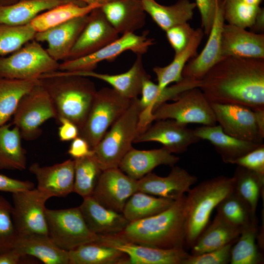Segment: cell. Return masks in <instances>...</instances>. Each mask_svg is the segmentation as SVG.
<instances>
[{"label": "cell", "mask_w": 264, "mask_h": 264, "mask_svg": "<svg viewBox=\"0 0 264 264\" xmlns=\"http://www.w3.org/2000/svg\"><path fill=\"white\" fill-rule=\"evenodd\" d=\"M100 8L118 34L134 33L145 25L146 13L141 0H111Z\"/></svg>", "instance_id": "obj_25"}, {"label": "cell", "mask_w": 264, "mask_h": 264, "mask_svg": "<svg viewBox=\"0 0 264 264\" xmlns=\"http://www.w3.org/2000/svg\"><path fill=\"white\" fill-rule=\"evenodd\" d=\"M233 191L244 199L256 213L259 200L264 191V176L238 166L233 176Z\"/></svg>", "instance_id": "obj_41"}, {"label": "cell", "mask_w": 264, "mask_h": 264, "mask_svg": "<svg viewBox=\"0 0 264 264\" xmlns=\"http://www.w3.org/2000/svg\"><path fill=\"white\" fill-rule=\"evenodd\" d=\"M236 164L264 176V144L233 161Z\"/></svg>", "instance_id": "obj_48"}, {"label": "cell", "mask_w": 264, "mask_h": 264, "mask_svg": "<svg viewBox=\"0 0 264 264\" xmlns=\"http://www.w3.org/2000/svg\"><path fill=\"white\" fill-rule=\"evenodd\" d=\"M69 0L79 1L81 2L85 3L86 4L97 3L101 4L102 5V4L105 3L107 2H108L111 0Z\"/></svg>", "instance_id": "obj_56"}, {"label": "cell", "mask_w": 264, "mask_h": 264, "mask_svg": "<svg viewBox=\"0 0 264 264\" xmlns=\"http://www.w3.org/2000/svg\"><path fill=\"white\" fill-rule=\"evenodd\" d=\"M226 0H223L218 5L207 42L200 54L186 64L182 72L183 78L200 81L222 58L221 39Z\"/></svg>", "instance_id": "obj_19"}, {"label": "cell", "mask_w": 264, "mask_h": 264, "mask_svg": "<svg viewBox=\"0 0 264 264\" xmlns=\"http://www.w3.org/2000/svg\"><path fill=\"white\" fill-rule=\"evenodd\" d=\"M19 0H0V5H7L14 3Z\"/></svg>", "instance_id": "obj_58"}, {"label": "cell", "mask_w": 264, "mask_h": 264, "mask_svg": "<svg viewBox=\"0 0 264 264\" xmlns=\"http://www.w3.org/2000/svg\"><path fill=\"white\" fill-rule=\"evenodd\" d=\"M74 159L73 192L83 198L91 196L103 172L94 155Z\"/></svg>", "instance_id": "obj_42"}, {"label": "cell", "mask_w": 264, "mask_h": 264, "mask_svg": "<svg viewBox=\"0 0 264 264\" xmlns=\"http://www.w3.org/2000/svg\"><path fill=\"white\" fill-rule=\"evenodd\" d=\"M204 35L201 28L195 29L186 47L175 54L174 58L170 64L163 67L155 66L153 68V71L156 76L157 84L160 88H164L172 83H177L183 79V69L190 59L197 56L198 48Z\"/></svg>", "instance_id": "obj_35"}, {"label": "cell", "mask_w": 264, "mask_h": 264, "mask_svg": "<svg viewBox=\"0 0 264 264\" xmlns=\"http://www.w3.org/2000/svg\"><path fill=\"white\" fill-rule=\"evenodd\" d=\"M254 112L259 131L264 138V110H255Z\"/></svg>", "instance_id": "obj_55"}, {"label": "cell", "mask_w": 264, "mask_h": 264, "mask_svg": "<svg viewBox=\"0 0 264 264\" xmlns=\"http://www.w3.org/2000/svg\"><path fill=\"white\" fill-rule=\"evenodd\" d=\"M118 35L100 6L95 8L88 14L87 22L65 61L90 54L117 39Z\"/></svg>", "instance_id": "obj_16"}, {"label": "cell", "mask_w": 264, "mask_h": 264, "mask_svg": "<svg viewBox=\"0 0 264 264\" xmlns=\"http://www.w3.org/2000/svg\"><path fill=\"white\" fill-rule=\"evenodd\" d=\"M83 199L79 208L88 228L94 234L115 236L130 223L122 213L104 207L91 196Z\"/></svg>", "instance_id": "obj_24"}, {"label": "cell", "mask_w": 264, "mask_h": 264, "mask_svg": "<svg viewBox=\"0 0 264 264\" xmlns=\"http://www.w3.org/2000/svg\"><path fill=\"white\" fill-rule=\"evenodd\" d=\"M199 138L209 141L225 163L231 164L236 159L258 148L261 144L242 140L225 133L219 125L199 127L194 130Z\"/></svg>", "instance_id": "obj_28"}, {"label": "cell", "mask_w": 264, "mask_h": 264, "mask_svg": "<svg viewBox=\"0 0 264 264\" xmlns=\"http://www.w3.org/2000/svg\"><path fill=\"white\" fill-rule=\"evenodd\" d=\"M74 159L48 166L32 164L29 171L37 181V188L52 197H65L73 192L74 183Z\"/></svg>", "instance_id": "obj_21"}, {"label": "cell", "mask_w": 264, "mask_h": 264, "mask_svg": "<svg viewBox=\"0 0 264 264\" xmlns=\"http://www.w3.org/2000/svg\"><path fill=\"white\" fill-rule=\"evenodd\" d=\"M200 140L194 130L188 128L186 124L167 119L156 121L138 135L133 143L157 142L171 153L181 154Z\"/></svg>", "instance_id": "obj_15"}, {"label": "cell", "mask_w": 264, "mask_h": 264, "mask_svg": "<svg viewBox=\"0 0 264 264\" xmlns=\"http://www.w3.org/2000/svg\"><path fill=\"white\" fill-rule=\"evenodd\" d=\"M232 177L218 176L190 189L185 205V246L191 248L207 227L217 205L233 190Z\"/></svg>", "instance_id": "obj_4"}, {"label": "cell", "mask_w": 264, "mask_h": 264, "mask_svg": "<svg viewBox=\"0 0 264 264\" xmlns=\"http://www.w3.org/2000/svg\"><path fill=\"white\" fill-rule=\"evenodd\" d=\"M197 180L196 176L186 170L173 166L166 176H160L152 172L147 174L137 180L138 189L149 195L176 200L185 196Z\"/></svg>", "instance_id": "obj_20"}, {"label": "cell", "mask_w": 264, "mask_h": 264, "mask_svg": "<svg viewBox=\"0 0 264 264\" xmlns=\"http://www.w3.org/2000/svg\"><path fill=\"white\" fill-rule=\"evenodd\" d=\"M69 264H123L127 255L100 241L81 245L69 251Z\"/></svg>", "instance_id": "obj_36"}, {"label": "cell", "mask_w": 264, "mask_h": 264, "mask_svg": "<svg viewBox=\"0 0 264 264\" xmlns=\"http://www.w3.org/2000/svg\"><path fill=\"white\" fill-rule=\"evenodd\" d=\"M57 121L61 124L58 129V135L61 141L72 140L79 136V130L72 121L65 118H60Z\"/></svg>", "instance_id": "obj_52"}, {"label": "cell", "mask_w": 264, "mask_h": 264, "mask_svg": "<svg viewBox=\"0 0 264 264\" xmlns=\"http://www.w3.org/2000/svg\"><path fill=\"white\" fill-rule=\"evenodd\" d=\"M69 0H19L0 5V24L14 26L28 24L41 13L67 2Z\"/></svg>", "instance_id": "obj_33"}, {"label": "cell", "mask_w": 264, "mask_h": 264, "mask_svg": "<svg viewBox=\"0 0 264 264\" xmlns=\"http://www.w3.org/2000/svg\"><path fill=\"white\" fill-rule=\"evenodd\" d=\"M200 81L184 78L171 86L160 88L151 78L143 82L139 103L141 109L138 123L139 132L151 125L152 115L155 109L168 101H176L185 91L199 87Z\"/></svg>", "instance_id": "obj_17"}, {"label": "cell", "mask_w": 264, "mask_h": 264, "mask_svg": "<svg viewBox=\"0 0 264 264\" xmlns=\"http://www.w3.org/2000/svg\"><path fill=\"white\" fill-rule=\"evenodd\" d=\"M210 104L217 122L225 133L242 140L263 143L264 137L259 131L253 110L241 105Z\"/></svg>", "instance_id": "obj_14"}, {"label": "cell", "mask_w": 264, "mask_h": 264, "mask_svg": "<svg viewBox=\"0 0 264 264\" xmlns=\"http://www.w3.org/2000/svg\"><path fill=\"white\" fill-rule=\"evenodd\" d=\"M194 31L188 22L175 25L165 31L167 39L175 54L186 47Z\"/></svg>", "instance_id": "obj_47"}, {"label": "cell", "mask_w": 264, "mask_h": 264, "mask_svg": "<svg viewBox=\"0 0 264 264\" xmlns=\"http://www.w3.org/2000/svg\"><path fill=\"white\" fill-rule=\"evenodd\" d=\"M88 15L36 32L34 40L38 42H45L47 44L46 50L55 60L65 61L85 26Z\"/></svg>", "instance_id": "obj_23"}, {"label": "cell", "mask_w": 264, "mask_h": 264, "mask_svg": "<svg viewBox=\"0 0 264 264\" xmlns=\"http://www.w3.org/2000/svg\"><path fill=\"white\" fill-rule=\"evenodd\" d=\"M131 101L112 88L97 90L79 136L93 150L111 125L127 110Z\"/></svg>", "instance_id": "obj_6"}, {"label": "cell", "mask_w": 264, "mask_h": 264, "mask_svg": "<svg viewBox=\"0 0 264 264\" xmlns=\"http://www.w3.org/2000/svg\"><path fill=\"white\" fill-rule=\"evenodd\" d=\"M241 232L240 229L217 214L212 223L202 232L191 248V255L202 254L236 242Z\"/></svg>", "instance_id": "obj_32"}, {"label": "cell", "mask_w": 264, "mask_h": 264, "mask_svg": "<svg viewBox=\"0 0 264 264\" xmlns=\"http://www.w3.org/2000/svg\"><path fill=\"white\" fill-rule=\"evenodd\" d=\"M52 197L38 188L12 194V219L18 235L49 236L46 201Z\"/></svg>", "instance_id": "obj_11"}, {"label": "cell", "mask_w": 264, "mask_h": 264, "mask_svg": "<svg viewBox=\"0 0 264 264\" xmlns=\"http://www.w3.org/2000/svg\"><path fill=\"white\" fill-rule=\"evenodd\" d=\"M144 10L163 31L175 25L187 22L193 18L195 2L178 0L170 5H162L155 0H141Z\"/></svg>", "instance_id": "obj_30"}, {"label": "cell", "mask_w": 264, "mask_h": 264, "mask_svg": "<svg viewBox=\"0 0 264 264\" xmlns=\"http://www.w3.org/2000/svg\"><path fill=\"white\" fill-rule=\"evenodd\" d=\"M23 257L14 248L0 254V264H18Z\"/></svg>", "instance_id": "obj_53"}, {"label": "cell", "mask_w": 264, "mask_h": 264, "mask_svg": "<svg viewBox=\"0 0 264 264\" xmlns=\"http://www.w3.org/2000/svg\"><path fill=\"white\" fill-rule=\"evenodd\" d=\"M186 196L176 200L164 211L154 216L130 222L114 236L137 244L171 249L184 248L185 242Z\"/></svg>", "instance_id": "obj_2"}, {"label": "cell", "mask_w": 264, "mask_h": 264, "mask_svg": "<svg viewBox=\"0 0 264 264\" xmlns=\"http://www.w3.org/2000/svg\"><path fill=\"white\" fill-rule=\"evenodd\" d=\"M175 200L137 191L127 201L122 214L132 222L156 215L171 206Z\"/></svg>", "instance_id": "obj_37"}, {"label": "cell", "mask_w": 264, "mask_h": 264, "mask_svg": "<svg viewBox=\"0 0 264 264\" xmlns=\"http://www.w3.org/2000/svg\"><path fill=\"white\" fill-rule=\"evenodd\" d=\"M12 213V205L0 195V254L13 248L18 235Z\"/></svg>", "instance_id": "obj_45"}, {"label": "cell", "mask_w": 264, "mask_h": 264, "mask_svg": "<svg viewBox=\"0 0 264 264\" xmlns=\"http://www.w3.org/2000/svg\"><path fill=\"white\" fill-rule=\"evenodd\" d=\"M216 208L217 214L241 230L258 222L256 213L233 190L220 201Z\"/></svg>", "instance_id": "obj_39"}, {"label": "cell", "mask_w": 264, "mask_h": 264, "mask_svg": "<svg viewBox=\"0 0 264 264\" xmlns=\"http://www.w3.org/2000/svg\"><path fill=\"white\" fill-rule=\"evenodd\" d=\"M13 248L45 264H69V251L58 247L49 236L18 235Z\"/></svg>", "instance_id": "obj_29"}, {"label": "cell", "mask_w": 264, "mask_h": 264, "mask_svg": "<svg viewBox=\"0 0 264 264\" xmlns=\"http://www.w3.org/2000/svg\"><path fill=\"white\" fill-rule=\"evenodd\" d=\"M39 79L48 92L56 112V119L66 118L83 128L97 91L88 77L57 70Z\"/></svg>", "instance_id": "obj_3"}, {"label": "cell", "mask_w": 264, "mask_h": 264, "mask_svg": "<svg viewBox=\"0 0 264 264\" xmlns=\"http://www.w3.org/2000/svg\"><path fill=\"white\" fill-rule=\"evenodd\" d=\"M210 103L264 110V59L222 57L200 80Z\"/></svg>", "instance_id": "obj_1"}, {"label": "cell", "mask_w": 264, "mask_h": 264, "mask_svg": "<svg viewBox=\"0 0 264 264\" xmlns=\"http://www.w3.org/2000/svg\"><path fill=\"white\" fill-rule=\"evenodd\" d=\"M262 7L247 4L241 0H226L224 7V21L242 28H251Z\"/></svg>", "instance_id": "obj_44"}, {"label": "cell", "mask_w": 264, "mask_h": 264, "mask_svg": "<svg viewBox=\"0 0 264 264\" xmlns=\"http://www.w3.org/2000/svg\"><path fill=\"white\" fill-rule=\"evenodd\" d=\"M251 32L258 33L262 32L264 30V9L261 8L259 11L255 22L250 28Z\"/></svg>", "instance_id": "obj_54"}, {"label": "cell", "mask_w": 264, "mask_h": 264, "mask_svg": "<svg viewBox=\"0 0 264 264\" xmlns=\"http://www.w3.org/2000/svg\"><path fill=\"white\" fill-rule=\"evenodd\" d=\"M221 54L222 57L264 59V34L224 23L221 33Z\"/></svg>", "instance_id": "obj_22"}, {"label": "cell", "mask_w": 264, "mask_h": 264, "mask_svg": "<svg viewBox=\"0 0 264 264\" xmlns=\"http://www.w3.org/2000/svg\"><path fill=\"white\" fill-rule=\"evenodd\" d=\"M100 242L125 253L127 257L123 264H183L190 255L184 248L154 247L122 241L114 236H102Z\"/></svg>", "instance_id": "obj_18"}, {"label": "cell", "mask_w": 264, "mask_h": 264, "mask_svg": "<svg viewBox=\"0 0 264 264\" xmlns=\"http://www.w3.org/2000/svg\"><path fill=\"white\" fill-rule=\"evenodd\" d=\"M140 112L139 99L132 100L127 110L93 149L102 171L118 168L122 158L132 148V144L138 134Z\"/></svg>", "instance_id": "obj_5"}, {"label": "cell", "mask_w": 264, "mask_h": 264, "mask_svg": "<svg viewBox=\"0 0 264 264\" xmlns=\"http://www.w3.org/2000/svg\"><path fill=\"white\" fill-rule=\"evenodd\" d=\"M49 237L60 248L69 251L87 243L99 241L101 235L88 228L79 208H46Z\"/></svg>", "instance_id": "obj_8"}, {"label": "cell", "mask_w": 264, "mask_h": 264, "mask_svg": "<svg viewBox=\"0 0 264 264\" xmlns=\"http://www.w3.org/2000/svg\"><path fill=\"white\" fill-rule=\"evenodd\" d=\"M34 184L29 180L12 178L0 174V192L14 193L34 188Z\"/></svg>", "instance_id": "obj_50"}, {"label": "cell", "mask_w": 264, "mask_h": 264, "mask_svg": "<svg viewBox=\"0 0 264 264\" xmlns=\"http://www.w3.org/2000/svg\"><path fill=\"white\" fill-rule=\"evenodd\" d=\"M167 119L186 125L214 126L217 122L210 102L198 87L185 91L173 103L161 104L152 115V121Z\"/></svg>", "instance_id": "obj_10"}, {"label": "cell", "mask_w": 264, "mask_h": 264, "mask_svg": "<svg viewBox=\"0 0 264 264\" xmlns=\"http://www.w3.org/2000/svg\"><path fill=\"white\" fill-rule=\"evenodd\" d=\"M137 180L119 168L104 170L91 196L104 207L122 213L128 199L138 191Z\"/></svg>", "instance_id": "obj_13"}, {"label": "cell", "mask_w": 264, "mask_h": 264, "mask_svg": "<svg viewBox=\"0 0 264 264\" xmlns=\"http://www.w3.org/2000/svg\"><path fill=\"white\" fill-rule=\"evenodd\" d=\"M35 33L29 23L19 26L0 24V57L13 53L34 40Z\"/></svg>", "instance_id": "obj_43"}, {"label": "cell", "mask_w": 264, "mask_h": 264, "mask_svg": "<svg viewBox=\"0 0 264 264\" xmlns=\"http://www.w3.org/2000/svg\"><path fill=\"white\" fill-rule=\"evenodd\" d=\"M242 2L249 5L260 6L263 0H241Z\"/></svg>", "instance_id": "obj_57"}, {"label": "cell", "mask_w": 264, "mask_h": 264, "mask_svg": "<svg viewBox=\"0 0 264 264\" xmlns=\"http://www.w3.org/2000/svg\"><path fill=\"white\" fill-rule=\"evenodd\" d=\"M38 80L0 78V126L6 124L13 116L22 96L33 88Z\"/></svg>", "instance_id": "obj_38"}, {"label": "cell", "mask_w": 264, "mask_h": 264, "mask_svg": "<svg viewBox=\"0 0 264 264\" xmlns=\"http://www.w3.org/2000/svg\"><path fill=\"white\" fill-rule=\"evenodd\" d=\"M231 242L220 248L198 255L190 254L183 264H227L230 263Z\"/></svg>", "instance_id": "obj_46"}, {"label": "cell", "mask_w": 264, "mask_h": 264, "mask_svg": "<svg viewBox=\"0 0 264 264\" xmlns=\"http://www.w3.org/2000/svg\"><path fill=\"white\" fill-rule=\"evenodd\" d=\"M259 231L258 222L247 226L241 230L238 240L231 249L230 264L263 263L264 257L262 251L256 243Z\"/></svg>", "instance_id": "obj_40"}, {"label": "cell", "mask_w": 264, "mask_h": 264, "mask_svg": "<svg viewBox=\"0 0 264 264\" xmlns=\"http://www.w3.org/2000/svg\"><path fill=\"white\" fill-rule=\"evenodd\" d=\"M224 0H196L195 2L201 17V28L208 36L219 4Z\"/></svg>", "instance_id": "obj_49"}, {"label": "cell", "mask_w": 264, "mask_h": 264, "mask_svg": "<svg viewBox=\"0 0 264 264\" xmlns=\"http://www.w3.org/2000/svg\"><path fill=\"white\" fill-rule=\"evenodd\" d=\"M179 158L162 147L151 150H139L133 147L125 154L118 168L132 178L138 180L158 166H174Z\"/></svg>", "instance_id": "obj_26"}, {"label": "cell", "mask_w": 264, "mask_h": 264, "mask_svg": "<svg viewBox=\"0 0 264 264\" xmlns=\"http://www.w3.org/2000/svg\"><path fill=\"white\" fill-rule=\"evenodd\" d=\"M101 5L97 3L86 4L79 1H69L41 13L29 24L36 33L42 32L73 19L88 15Z\"/></svg>", "instance_id": "obj_31"}, {"label": "cell", "mask_w": 264, "mask_h": 264, "mask_svg": "<svg viewBox=\"0 0 264 264\" xmlns=\"http://www.w3.org/2000/svg\"><path fill=\"white\" fill-rule=\"evenodd\" d=\"M11 126H0V170L23 171L27 166L26 152L19 129Z\"/></svg>", "instance_id": "obj_34"}, {"label": "cell", "mask_w": 264, "mask_h": 264, "mask_svg": "<svg viewBox=\"0 0 264 264\" xmlns=\"http://www.w3.org/2000/svg\"><path fill=\"white\" fill-rule=\"evenodd\" d=\"M67 74L87 77H93L110 85L123 96L132 100L141 94L143 81L150 76L147 73L143 66L142 55L137 57L131 67L126 72L118 74L100 73L92 71L66 72Z\"/></svg>", "instance_id": "obj_27"}, {"label": "cell", "mask_w": 264, "mask_h": 264, "mask_svg": "<svg viewBox=\"0 0 264 264\" xmlns=\"http://www.w3.org/2000/svg\"><path fill=\"white\" fill-rule=\"evenodd\" d=\"M73 159H78L94 154L88 142L83 137L78 136L72 140L67 151Z\"/></svg>", "instance_id": "obj_51"}, {"label": "cell", "mask_w": 264, "mask_h": 264, "mask_svg": "<svg viewBox=\"0 0 264 264\" xmlns=\"http://www.w3.org/2000/svg\"><path fill=\"white\" fill-rule=\"evenodd\" d=\"M12 124L17 127L22 139L33 140L40 135L41 126L56 118V112L48 92L39 79L21 99L13 115Z\"/></svg>", "instance_id": "obj_9"}, {"label": "cell", "mask_w": 264, "mask_h": 264, "mask_svg": "<svg viewBox=\"0 0 264 264\" xmlns=\"http://www.w3.org/2000/svg\"><path fill=\"white\" fill-rule=\"evenodd\" d=\"M148 32L142 35L127 33L98 50L88 55L60 63L59 70L61 71L74 72L92 71L98 64L103 61H112L122 53L131 51L137 54L146 53L154 40L147 36Z\"/></svg>", "instance_id": "obj_12"}, {"label": "cell", "mask_w": 264, "mask_h": 264, "mask_svg": "<svg viewBox=\"0 0 264 264\" xmlns=\"http://www.w3.org/2000/svg\"><path fill=\"white\" fill-rule=\"evenodd\" d=\"M59 65L32 40L9 56L0 57V78L38 80L43 74L58 70Z\"/></svg>", "instance_id": "obj_7"}]
</instances>
